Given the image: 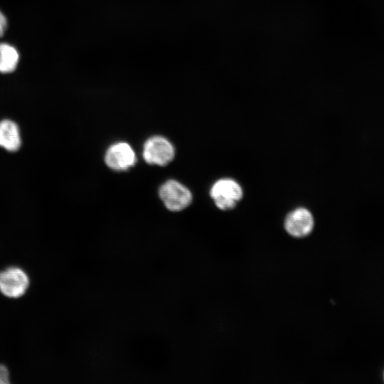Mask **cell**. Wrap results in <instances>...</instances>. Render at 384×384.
Returning a JSON list of instances; mask_svg holds the SVG:
<instances>
[{
    "mask_svg": "<svg viewBox=\"0 0 384 384\" xmlns=\"http://www.w3.org/2000/svg\"><path fill=\"white\" fill-rule=\"evenodd\" d=\"M210 195L217 208L222 210H230L242 200L243 189L236 180L222 178L212 185Z\"/></svg>",
    "mask_w": 384,
    "mask_h": 384,
    "instance_id": "obj_1",
    "label": "cell"
},
{
    "mask_svg": "<svg viewBox=\"0 0 384 384\" xmlns=\"http://www.w3.org/2000/svg\"><path fill=\"white\" fill-rule=\"evenodd\" d=\"M29 285L28 274L20 267H9L0 272V292L8 298L21 297Z\"/></svg>",
    "mask_w": 384,
    "mask_h": 384,
    "instance_id": "obj_2",
    "label": "cell"
},
{
    "mask_svg": "<svg viewBox=\"0 0 384 384\" xmlns=\"http://www.w3.org/2000/svg\"><path fill=\"white\" fill-rule=\"evenodd\" d=\"M159 196L166 207L171 211H179L192 201L191 191L175 180H169L159 188Z\"/></svg>",
    "mask_w": 384,
    "mask_h": 384,
    "instance_id": "obj_3",
    "label": "cell"
},
{
    "mask_svg": "<svg viewBox=\"0 0 384 384\" xmlns=\"http://www.w3.org/2000/svg\"><path fill=\"white\" fill-rule=\"evenodd\" d=\"M143 156L146 163L165 166L174 157V148L165 138L153 137L144 145Z\"/></svg>",
    "mask_w": 384,
    "mask_h": 384,
    "instance_id": "obj_4",
    "label": "cell"
},
{
    "mask_svg": "<svg viewBox=\"0 0 384 384\" xmlns=\"http://www.w3.org/2000/svg\"><path fill=\"white\" fill-rule=\"evenodd\" d=\"M287 233L294 238H304L313 230L314 219L311 212L304 208H296L286 216L284 223Z\"/></svg>",
    "mask_w": 384,
    "mask_h": 384,
    "instance_id": "obj_5",
    "label": "cell"
},
{
    "mask_svg": "<svg viewBox=\"0 0 384 384\" xmlns=\"http://www.w3.org/2000/svg\"><path fill=\"white\" fill-rule=\"evenodd\" d=\"M105 161L112 169L124 171L134 166L137 159L133 149L128 144L118 142L107 149Z\"/></svg>",
    "mask_w": 384,
    "mask_h": 384,
    "instance_id": "obj_6",
    "label": "cell"
},
{
    "mask_svg": "<svg viewBox=\"0 0 384 384\" xmlns=\"http://www.w3.org/2000/svg\"><path fill=\"white\" fill-rule=\"evenodd\" d=\"M21 145L17 125L11 120L0 122V146L9 151H16Z\"/></svg>",
    "mask_w": 384,
    "mask_h": 384,
    "instance_id": "obj_7",
    "label": "cell"
},
{
    "mask_svg": "<svg viewBox=\"0 0 384 384\" xmlns=\"http://www.w3.org/2000/svg\"><path fill=\"white\" fill-rule=\"evenodd\" d=\"M19 58V53L14 46L8 43H0L1 73L14 72L18 66Z\"/></svg>",
    "mask_w": 384,
    "mask_h": 384,
    "instance_id": "obj_8",
    "label": "cell"
},
{
    "mask_svg": "<svg viewBox=\"0 0 384 384\" xmlns=\"http://www.w3.org/2000/svg\"><path fill=\"white\" fill-rule=\"evenodd\" d=\"M10 383V374L9 369L4 365L0 364V384Z\"/></svg>",
    "mask_w": 384,
    "mask_h": 384,
    "instance_id": "obj_9",
    "label": "cell"
},
{
    "mask_svg": "<svg viewBox=\"0 0 384 384\" xmlns=\"http://www.w3.org/2000/svg\"><path fill=\"white\" fill-rule=\"evenodd\" d=\"M8 26V21L4 14L0 10V37L6 32Z\"/></svg>",
    "mask_w": 384,
    "mask_h": 384,
    "instance_id": "obj_10",
    "label": "cell"
}]
</instances>
